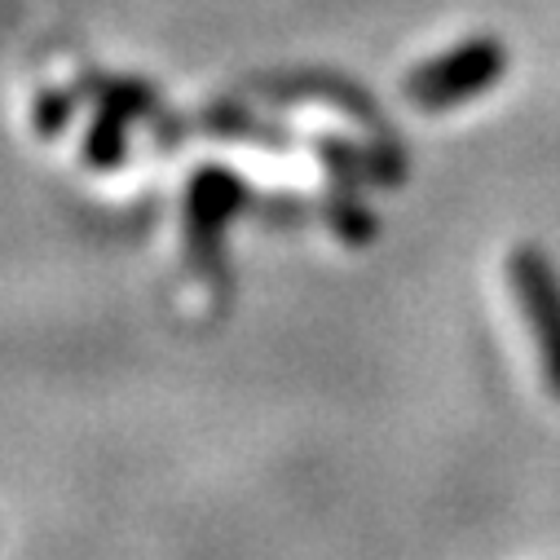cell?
Masks as SVG:
<instances>
[{"label":"cell","instance_id":"6da1fadb","mask_svg":"<svg viewBox=\"0 0 560 560\" xmlns=\"http://www.w3.org/2000/svg\"><path fill=\"white\" fill-rule=\"evenodd\" d=\"M503 71H508V49L499 40L481 36V40H468V45L424 62V67H415L406 80V97L419 110H451V106L486 93Z\"/></svg>","mask_w":560,"mask_h":560},{"label":"cell","instance_id":"7a4b0ae2","mask_svg":"<svg viewBox=\"0 0 560 560\" xmlns=\"http://www.w3.org/2000/svg\"><path fill=\"white\" fill-rule=\"evenodd\" d=\"M512 288H516L525 327L538 345L547 388L560 397V278L538 247H521L512 256Z\"/></svg>","mask_w":560,"mask_h":560}]
</instances>
